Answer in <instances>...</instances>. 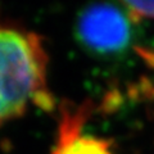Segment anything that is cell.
I'll return each mask as SVG.
<instances>
[{
    "instance_id": "1",
    "label": "cell",
    "mask_w": 154,
    "mask_h": 154,
    "mask_svg": "<svg viewBox=\"0 0 154 154\" xmlns=\"http://www.w3.org/2000/svg\"><path fill=\"white\" fill-rule=\"evenodd\" d=\"M31 103L49 104L46 55L35 33L0 27V125Z\"/></svg>"
},
{
    "instance_id": "2",
    "label": "cell",
    "mask_w": 154,
    "mask_h": 154,
    "mask_svg": "<svg viewBox=\"0 0 154 154\" xmlns=\"http://www.w3.org/2000/svg\"><path fill=\"white\" fill-rule=\"evenodd\" d=\"M76 37L85 50L99 57H117L134 40L130 13L113 4H91L76 19Z\"/></svg>"
},
{
    "instance_id": "3",
    "label": "cell",
    "mask_w": 154,
    "mask_h": 154,
    "mask_svg": "<svg viewBox=\"0 0 154 154\" xmlns=\"http://www.w3.org/2000/svg\"><path fill=\"white\" fill-rule=\"evenodd\" d=\"M54 154H113L112 145L104 139L93 135H82L75 131L73 125L63 127L60 141Z\"/></svg>"
},
{
    "instance_id": "4",
    "label": "cell",
    "mask_w": 154,
    "mask_h": 154,
    "mask_svg": "<svg viewBox=\"0 0 154 154\" xmlns=\"http://www.w3.org/2000/svg\"><path fill=\"white\" fill-rule=\"evenodd\" d=\"M123 8L130 16L137 18H154V2H125Z\"/></svg>"
}]
</instances>
